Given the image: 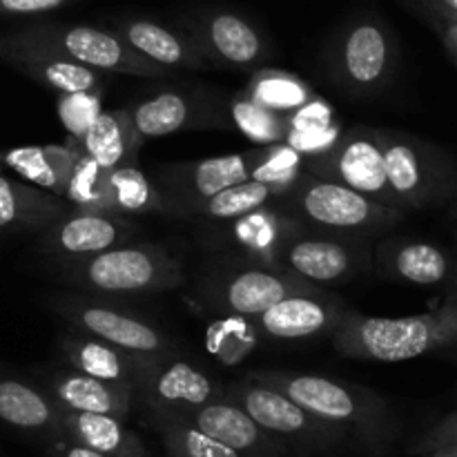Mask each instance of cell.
<instances>
[{"label": "cell", "mask_w": 457, "mask_h": 457, "mask_svg": "<svg viewBox=\"0 0 457 457\" xmlns=\"http://www.w3.org/2000/svg\"><path fill=\"white\" fill-rule=\"evenodd\" d=\"M245 378L277 388L312 415L344 428L357 442L361 453L370 457L388 455L400 440V418L391 402L373 388L290 370H250Z\"/></svg>", "instance_id": "6da1fadb"}, {"label": "cell", "mask_w": 457, "mask_h": 457, "mask_svg": "<svg viewBox=\"0 0 457 457\" xmlns=\"http://www.w3.org/2000/svg\"><path fill=\"white\" fill-rule=\"evenodd\" d=\"M61 284L101 297H137L183 286V263L156 244H120L103 253L74 259H52Z\"/></svg>", "instance_id": "7a4b0ae2"}, {"label": "cell", "mask_w": 457, "mask_h": 457, "mask_svg": "<svg viewBox=\"0 0 457 457\" xmlns=\"http://www.w3.org/2000/svg\"><path fill=\"white\" fill-rule=\"evenodd\" d=\"M330 344L351 360L409 361L457 344V311L442 303L422 315L369 317L346 308Z\"/></svg>", "instance_id": "3957f363"}, {"label": "cell", "mask_w": 457, "mask_h": 457, "mask_svg": "<svg viewBox=\"0 0 457 457\" xmlns=\"http://www.w3.org/2000/svg\"><path fill=\"white\" fill-rule=\"evenodd\" d=\"M226 395L235 400L263 431L284 442L295 457H337L361 453L344 428L317 418L277 388L244 378L228 384Z\"/></svg>", "instance_id": "277c9868"}, {"label": "cell", "mask_w": 457, "mask_h": 457, "mask_svg": "<svg viewBox=\"0 0 457 457\" xmlns=\"http://www.w3.org/2000/svg\"><path fill=\"white\" fill-rule=\"evenodd\" d=\"M279 205L306 230L361 239L386 235L404 219L402 210L388 208L353 187L308 172Z\"/></svg>", "instance_id": "5b68a950"}, {"label": "cell", "mask_w": 457, "mask_h": 457, "mask_svg": "<svg viewBox=\"0 0 457 457\" xmlns=\"http://www.w3.org/2000/svg\"><path fill=\"white\" fill-rule=\"evenodd\" d=\"M324 65L328 79L346 96H378L395 76V36L379 18H355L326 45Z\"/></svg>", "instance_id": "8992f818"}, {"label": "cell", "mask_w": 457, "mask_h": 457, "mask_svg": "<svg viewBox=\"0 0 457 457\" xmlns=\"http://www.w3.org/2000/svg\"><path fill=\"white\" fill-rule=\"evenodd\" d=\"M12 38L31 47L45 49L56 56L87 65L98 71L138 76V79H172L177 71L161 67L134 52L114 31L92 25H67V22H29L7 31Z\"/></svg>", "instance_id": "52a82bcc"}, {"label": "cell", "mask_w": 457, "mask_h": 457, "mask_svg": "<svg viewBox=\"0 0 457 457\" xmlns=\"http://www.w3.org/2000/svg\"><path fill=\"white\" fill-rule=\"evenodd\" d=\"M324 286L302 279L286 268H266L244 259L226 257L205 272L196 286V297L219 315L253 317L290 295L320 293Z\"/></svg>", "instance_id": "ba28073f"}, {"label": "cell", "mask_w": 457, "mask_h": 457, "mask_svg": "<svg viewBox=\"0 0 457 457\" xmlns=\"http://www.w3.org/2000/svg\"><path fill=\"white\" fill-rule=\"evenodd\" d=\"M379 143L388 183L404 212L440 205L457 192V163L440 145L397 129H379Z\"/></svg>", "instance_id": "9c48e42d"}, {"label": "cell", "mask_w": 457, "mask_h": 457, "mask_svg": "<svg viewBox=\"0 0 457 457\" xmlns=\"http://www.w3.org/2000/svg\"><path fill=\"white\" fill-rule=\"evenodd\" d=\"M303 168L312 177L342 183L388 208L402 210L388 183L378 128L357 125V128L346 129L326 152L303 156Z\"/></svg>", "instance_id": "30bf717a"}, {"label": "cell", "mask_w": 457, "mask_h": 457, "mask_svg": "<svg viewBox=\"0 0 457 457\" xmlns=\"http://www.w3.org/2000/svg\"><path fill=\"white\" fill-rule=\"evenodd\" d=\"M49 306L83 335L143 355H177V344L159 326L87 293L56 295Z\"/></svg>", "instance_id": "8fae6325"}, {"label": "cell", "mask_w": 457, "mask_h": 457, "mask_svg": "<svg viewBox=\"0 0 457 457\" xmlns=\"http://www.w3.org/2000/svg\"><path fill=\"white\" fill-rule=\"evenodd\" d=\"M279 268L317 286L348 284L373 268V248L370 239L361 237L328 235L303 228L284 248Z\"/></svg>", "instance_id": "7c38bea8"}, {"label": "cell", "mask_w": 457, "mask_h": 457, "mask_svg": "<svg viewBox=\"0 0 457 457\" xmlns=\"http://www.w3.org/2000/svg\"><path fill=\"white\" fill-rule=\"evenodd\" d=\"M181 25L210 67L254 71L272 56L266 36L230 9H204L183 18Z\"/></svg>", "instance_id": "4fadbf2b"}, {"label": "cell", "mask_w": 457, "mask_h": 457, "mask_svg": "<svg viewBox=\"0 0 457 457\" xmlns=\"http://www.w3.org/2000/svg\"><path fill=\"white\" fill-rule=\"evenodd\" d=\"M254 163H257V147L250 152H237V154L165 165L159 170L154 183L168 204V217L183 219V214L192 205L201 204L235 183L248 181Z\"/></svg>", "instance_id": "5bb4252c"}, {"label": "cell", "mask_w": 457, "mask_h": 457, "mask_svg": "<svg viewBox=\"0 0 457 457\" xmlns=\"http://www.w3.org/2000/svg\"><path fill=\"white\" fill-rule=\"evenodd\" d=\"M134 391L145 415H179L223 395L221 384L177 355L154 360Z\"/></svg>", "instance_id": "9a60e30c"}, {"label": "cell", "mask_w": 457, "mask_h": 457, "mask_svg": "<svg viewBox=\"0 0 457 457\" xmlns=\"http://www.w3.org/2000/svg\"><path fill=\"white\" fill-rule=\"evenodd\" d=\"M134 235L137 223L123 214L70 208L62 217L38 232L36 248L49 259L87 257L128 244Z\"/></svg>", "instance_id": "2e32d148"}, {"label": "cell", "mask_w": 457, "mask_h": 457, "mask_svg": "<svg viewBox=\"0 0 457 457\" xmlns=\"http://www.w3.org/2000/svg\"><path fill=\"white\" fill-rule=\"evenodd\" d=\"M128 110L134 129L143 141L168 137L183 129L223 128L230 123L228 103H221L214 94L165 89Z\"/></svg>", "instance_id": "e0dca14e"}, {"label": "cell", "mask_w": 457, "mask_h": 457, "mask_svg": "<svg viewBox=\"0 0 457 457\" xmlns=\"http://www.w3.org/2000/svg\"><path fill=\"white\" fill-rule=\"evenodd\" d=\"M170 418L183 420L244 457H295L284 442L263 431L235 400H230L226 395V388L217 400L205 402L179 415H170Z\"/></svg>", "instance_id": "ac0fdd59"}, {"label": "cell", "mask_w": 457, "mask_h": 457, "mask_svg": "<svg viewBox=\"0 0 457 457\" xmlns=\"http://www.w3.org/2000/svg\"><path fill=\"white\" fill-rule=\"evenodd\" d=\"M346 312V303L328 290L290 295L253 317L259 335L275 342H308L330 337Z\"/></svg>", "instance_id": "d6986e66"}, {"label": "cell", "mask_w": 457, "mask_h": 457, "mask_svg": "<svg viewBox=\"0 0 457 457\" xmlns=\"http://www.w3.org/2000/svg\"><path fill=\"white\" fill-rule=\"evenodd\" d=\"M223 223H228V228L221 245L235 250L228 253V257L266 268H279V257L288 241L303 230L302 223L284 212L279 204H268Z\"/></svg>", "instance_id": "ffe728a7"}, {"label": "cell", "mask_w": 457, "mask_h": 457, "mask_svg": "<svg viewBox=\"0 0 457 457\" xmlns=\"http://www.w3.org/2000/svg\"><path fill=\"white\" fill-rule=\"evenodd\" d=\"M0 61L58 94L103 92L107 83L105 71L92 70V67L70 61V58L31 47V45L12 38L9 34L0 36Z\"/></svg>", "instance_id": "44dd1931"}, {"label": "cell", "mask_w": 457, "mask_h": 457, "mask_svg": "<svg viewBox=\"0 0 457 457\" xmlns=\"http://www.w3.org/2000/svg\"><path fill=\"white\" fill-rule=\"evenodd\" d=\"M45 391L58 406L79 413H101L128 420L137 402L129 384H112L85 375L76 369H54L43 375Z\"/></svg>", "instance_id": "7402d4cb"}, {"label": "cell", "mask_w": 457, "mask_h": 457, "mask_svg": "<svg viewBox=\"0 0 457 457\" xmlns=\"http://www.w3.org/2000/svg\"><path fill=\"white\" fill-rule=\"evenodd\" d=\"M61 355L71 369L112 384H129L137 388L154 360L165 355H143L107 344L92 335H65L58 342Z\"/></svg>", "instance_id": "603a6c76"}, {"label": "cell", "mask_w": 457, "mask_h": 457, "mask_svg": "<svg viewBox=\"0 0 457 457\" xmlns=\"http://www.w3.org/2000/svg\"><path fill=\"white\" fill-rule=\"evenodd\" d=\"M114 34L134 52L168 70H210V62L186 31L170 29L147 18H112Z\"/></svg>", "instance_id": "cb8c5ba5"}, {"label": "cell", "mask_w": 457, "mask_h": 457, "mask_svg": "<svg viewBox=\"0 0 457 457\" xmlns=\"http://www.w3.org/2000/svg\"><path fill=\"white\" fill-rule=\"evenodd\" d=\"M373 266L386 279L415 286H437L453 272V262L446 250L404 237L379 241L373 250Z\"/></svg>", "instance_id": "d4e9b609"}, {"label": "cell", "mask_w": 457, "mask_h": 457, "mask_svg": "<svg viewBox=\"0 0 457 457\" xmlns=\"http://www.w3.org/2000/svg\"><path fill=\"white\" fill-rule=\"evenodd\" d=\"M58 420L62 436L107 457H159L147 449L132 428H128L125 420L114 415L79 413L58 406Z\"/></svg>", "instance_id": "484cf974"}, {"label": "cell", "mask_w": 457, "mask_h": 457, "mask_svg": "<svg viewBox=\"0 0 457 457\" xmlns=\"http://www.w3.org/2000/svg\"><path fill=\"white\" fill-rule=\"evenodd\" d=\"M62 196L0 177V232H36L56 221L70 210Z\"/></svg>", "instance_id": "4316f807"}, {"label": "cell", "mask_w": 457, "mask_h": 457, "mask_svg": "<svg viewBox=\"0 0 457 457\" xmlns=\"http://www.w3.org/2000/svg\"><path fill=\"white\" fill-rule=\"evenodd\" d=\"M80 143L70 137L65 145H27L3 152V163L31 186L65 199Z\"/></svg>", "instance_id": "83f0119b"}, {"label": "cell", "mask_w": 457, "mask_h": 457, "mask_svg": "<svg viewBox=\"0 0 457 457\" xmlns=\"http://www.w3.org/2000/svg\"><path fill=\"white\" fill-rule=\"evenodd\" d=\"M0 420L22 431L43 433L49 442L65 437L56 402L18 379H0Z\"/></svg>", "instance_id": "f1b7e54d"}, {"label": "cell", "mask_w": 457, "mask_h": 457, "mask_svg": "<svg viewBox=\"0 0 457 457\" xmlns=\"http://www.w3.org/2000/svg\"><path fill=\"white\" fill-rule=\"evenodd\" d=\"M80 150L92 156L103 168H120V165H138V147L143 138L134 129L129 110L101 112L80 138Z\"/></svg>", "instance_id": "f546056e"}, {"label": "cell", "mask_w": 457, "mask_h": 457, "mask_svg": "<svg viewBox=\"0 0 457 457\" xmlns=\"http://www.w3.org/2000/svg\"><path fill=\"white\" fill-rule=\"evenodd\" d=\"M268 204H279L275 190L262 181H248L235 183V186L226 187V190L217 192V195L208 196L201 204L192 205L183 219H201V221H232L237 217L253 212V210L263 208Z\"/></svg>", "instance_id": "4dcf8cb0"}, {"label": "cell", "mask_w": 457, "mask_h": 457, "mask_svg": "<svg viewBox=\"0 0 457 457\" xmlns=\"http://www.w3.org/2000/svg\"><path fill=\"white\" fill-rule=\"evenodd\" d=\"M245 92L268 110L290 116L317 96L306 80L277 67H259L253 71Z\"/></svg>", "instance_id": "1f68e13d"}, {"label": "cell", "mask_w": 457, "mask_h": 457, "mask_svg": "<svg viewBox=\"0 0 457 457\" xmlns=\"http://www.w3.org/2000/svg\"><path fill=\"white\" fill-rule=\"evenodd\" d=\"M112 212L168 214V204L156 183L138 165H120L110 172Z\"/></svg>", "instance_id": "d6a6232c"}, {"label": "cell", "mask_w": 457, "mask_h": 457, "mask_svg": "<svg viewBox=\"0 0 457 457\" xmlns=\"http://www.w3.org/2000/svg\"><path fill=\"white\" fill-rule=\"evenodd\" d=\"M147 422L159 436L165 457H244L183 420L170 415H147Z\"/></svg>", "instance_id": "836d02e7"}, {"label": "cell", "mask_w": 457, "mask_h": 457, "mask_svg": "<svg viewBox=\"0 0 457 457\" xmlns=\"http://www.w3.org/2000/svg\"><path fill=\"white\" fill-rule=\"evenodd\" d=\"M228 119L245 138L259 145L284 143L290 132L288 116L259 105L245 89L228 101Z\"/></svg>", "instance_id": "e575fe53"}, {"label": "cell", "mask_w": 457, "mask_h": 457, "mask_svg": "<svg viewBox=\"0 0 457 457\" xmlns=\"http://www.w3.org/2000/svg\"><path fill=\"white\" fill-rule=\"evenodd\" d=\"M110 172V168H103L98 161L79 150L70 183H67V204L85 212H112Z\"/></svg>", "instance_id": "d590c367"}, {"label": "cell", "mask_w": 457, "mask_h": 457, "mask_svg": "<svg viewBox=\"0 0 457 457\" xmlns=\"http://www.w3.org/2000/svg\"><path fill=\"white\" fill-rule=\"evenodd\" d=\"M306 174L303 154L290 147L288 143H272V145L257 147V163H254L250 179L262 181L275 190L277 199L284 201L295 190Z\"/></svg>", "instance_id": "8d00e7d4"}, {"label": "cell", "mask_w": 457, "mask_h": 457, "mask_svg": "<svg viewBox=\"0 0 457 457\" xmlns=\"http://www.w3.org/2000/svg\"><path fill=\"white\" fill-rule=\"evenodd\" d=\"M262 335L248 317L221 315L208 326L205 344L208 351L223 364H237L253 353Z\"/></svg>", "instance_id": "74e56055"}, {"label": "cell", "mask_w": 457, "mask_h": 457, "mask_svg": "<svg viewBox=\"0 0 457 457\" xmlns=\"http://www.w3.org/2000/svg\"><path fill=\"white\" fill-rule=\"evenodd\" d=\"M101 96L103 92L58 94V116H61V123L65 125L71 138L80 141L89 125L94 123V119L101 114Z\"/></svg>", "instance_id": "f35d334b"}, {"label": "cell", "mask_w": 457, "mask_h": 457, "mask_svg": "<svg viewBox=\"0 0 457 457\" xmlns=\"http://www.w3.org/2000/svg\"><path fill=\"white\" fill-rule=\"evenodd\" d=\"M455 445H457V411L455 413L446 415L445 420H440L431 431L424 433V436L411 446V451H413V453L427 455V453H433V451L449 449V446H455Z\"/></svg>", "instance_id": "ab89813d"}, {"label": "cell", "mask_w": 457, "mask_h": 457, "mask_svg": "<svg viewBox=\"0 0 457 457\" xmlns=\"http://www.w3.org/2000/svg\"><path fill=\"white\" fill-rule=\"evenodd\" d=\"M74 0H0V16H43Z\"/></svg>", "instance_id": "60d3db41"}, {"label": "cell", "mask_w": 457, "mask_h": 457, "mask_svg": "<svg viewBox=\"0 0 457 457\" xmlns=\"http://www.w3.org/2000/svg\"><path fill=\"white\" fill-rule=\"evenodd\" d=\"M422 4L440 25V29L457 22V0H422Z\"/></svg>", "instance_id": "b9f144b4"}, {"label": "cell", "mask_w": 457, "mask_h": 457, "mask_svg": "<svg viewBox=\"0 0 457 457\" xmlns=\"http://www.w3.org/2000/svg\"><path fill=\"white\" fill-rule=\"evenodd\" d=\"M54 457H107L98 451L89 449V446L79 445V442L70 440V437H61V440L52 442Z\"/></svg>", "instance_id": "7bdbcfd3"}, {"label": "cell", "mask_w": 457, "mask_h": 457, "mask_svg": "<svg viewBox=\"0 0 457 457\" xmlns=\"http://www.w3.org/2000/svg\"><path fill=\"white\" fill-rule=\"evenodd\" d=\"M442 40H445V47H446V54L451 56V61L457 65V22L453 25H446L442 27Z\"/></svg>", "instance_id": "ee69618b"}, {"label": "cell", "mask_w": 457, "mask_h": 457, "mask_svg": "<svg viewBox=\"0 0 457 457\" xmlns=\"http://www.w3.org/2000/svg\"><path fill=\"white\" fill-rule=\"evenodd\" d=\"M445 306H449V308H453V311H457V281L453 284V290L449 293V297H446Z\"/></svg>", "instance_id": "f6af8a7d"}, {"label": "cell", "mask_w": 457, "mask_h": 457, "mask_svg": "<svg viewBox=\"0 0 457 457\" xmlns=\"http://www.w3.org/2000/svg\"><path fill=\"white\" fill-rule=\"evenodd\" d=\"M427 457H457V455H453V453H449V451H433V453H427Z\"/></svg>", "instance_id": "bcb514c9"}, {"label": "cell", "mask_w": 457, "mask_h": 457, "mask_svg": "<svg viewBox=\"0 0 457 457\" xmlns=\"http://www.w3.org/2000/svg\"><path fill=\"white\" fill-rule=\"evenodd\" d=\"M440 451H442V449H440ZM445 451H449V453L457 455V445H455V446H449V449H445Z\"/></svg>", "instance_id": "7dc6e473"}, {"label": "cell", "mask_w": 457, "mask_h": 457, "mask_svg": "<svg viewBox=\"0 0 457 457\" xmlns=\"http://www.w3.org/2000/svg\"><path fill=\"white\" fill-rule=\"evenodd\" d=\"M453 214L457 217V204H455V208H453Z\"/></svg>", "instance_id": "c3c4849f"}, {"label": "cell", "mask_w": 457, "mask_h": 457, "mask_svg": "<svg viewBox=\"0 0 457 457\" xmlns=\"http://www.w3.org/2000/svg\"><path fill=\"white\" fill-rule=\"evenodd\" d=\"M0 163H3V152H0Z\"/></svg>", "instance_id": "681fc988"}]
</instances>
